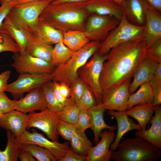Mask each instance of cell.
Masks as SVG:
<instances>
[{
    "mask_svg": "<svg viewBox=\"0 0 161 161\" xmlns=\"http://www.w3.org/2000/svg\"><path fill=\"white\" fill-rule=\"evenodd\" d=\"M152 60L146 55L137 67L130 83L129 92L130 95L136 91L140 86L148 82L154 76Z\"/></svg>",
    "mask_w": 161,
    "mask_h": 161,
    "instance_id": "23",
    "label": "cell"
},
{
    "mask_svg": "<svg viewBox=\"0 0 161 161\" xmlns=\"http://www.w3.org/2000/svg\"><path fill=\"white\" fill-rule=\"evenodd\" d=\"M119 5H121L124 0H112Z\"/></svg>",
    "mask_w": 161,
    "mask_h": 161,
    "instance_id": "55",
    "label": "cell"
},
{
    "mask_svg": "<svg viewBox=\"0 0 161 161\" xmlns=\"http://www.w3.org/2000/svg\"><path fill=\"white\" fill-rule=\"evenodd\" d=\"M145 40L131 41L112 48L106 54L100 83L102 92L130 81L146 56Z\"/></svg>",
    "mask_w": 161,
    "mask_h": 161,
    "instance_id": "1",
    "label": "cell"
},
{
    "mask_svg": "<svg viewBox=\"0 0 161 161\" xmlns=\"http://www.w3.org/2000/svg\"><path fill=\"white\" fill-rule=\"evenodd\" d=\"M145 39L146 48L150 47L161 39V13L146 3Z\"/></svg>",
    "mask_w": 161,
    "mask_h": 161,
    "instance_id": "15",
    "label": "cell"
},
{
    "mask_svg": "<svg viewBox=\"0 0 161 161\" xmlns=\"http://www.w3.org/2000/svg\"><path fill=\"white\" fill-rule=\"evenodd\" d=\"M86 86L78 76L69 86L70 91V98L76 103L82 95Z\"/></svg>",
    "mask_w": 161,
    "mask_h": 161,
    "instance_id": "39",
    "label": "cell"
},
{
    "mask_svg": "<svg viewBox=\"0 0 161 161\" xmlns=\"http://www.w3.org/2000/svg\"><path fill=\"white\" fill-rule=\"evenodd\" d=\"M52 0H40L13 6L7 17L16 27L36 35L39 18Z\"/></svg>",
    "mask_w": 161,
    "mask_h": 161,
    "instance_id": "5",
    "label": "cell"
},
{
    "mask_svg": "<svg viewBox=\"0 0 161 161\" xmlns=\"http://www.w3.org/2000/svg\"><path fill=\"white\" fill-rule=\"evenodd\" d=\"M18 158L21 161H37L36 159L28 151L20 148Z\"/></svg>",
    "mask_w": 161,
    "mask_h": 161,
    "instance_id": "48",
    "label": "cell"
},
{
    "mask_svg": "<svg viewBox=\"0 0 161 161\" xmlns=\"http://www.w3.org/2000/svg\"><path fill=\"white\" fill-rule=\"evenodd\" d=\"M106 55H101L97 52L78 70V76L92 92L97 104L101 103L102 90L100 79Z\"/></svg>",
    "mask_w": 161,
    "mask_h": 161,
    "instance_id": "7",
    "label": "cell"
},
{
    "mask_svg": "<svg viewBox=\"0 0 161 161\" xmlns=\"http://www.w3.org/2000/svg\"><path fill=\"white\" fill-rule=\"evenodd\" d=\"M154 116L150 120V128L146 130H138L135 132L136 136L142 137L154 146L161 148V107L160 105L154 106Z\"/></svg>",
    "mask_w": 161,
    "mask_h": 161,
    "instance_id": "21",
    "label": "cell"
},
{
    "mask_svg": "<svg viewBox=\"0 0 161 161\" xmlns=\"http://www.w3.org/2000/svg\"><path fill=\"white\" fill-rule=\"evenodd\" d=\"M16 100L10 99L4 92H0V110L4 114L14 110Z\"/></svg>",
    "mask_w": 161,
    "mask_h": 161,
    "instance_id": "42",
    "label": "cell"
},
{
    "mask_svg": "<svg viewBox=\"0 0 161 161\" xmlns=\"http://www.w3.org/2000/svg\"><path fill=\"white\" fill-rule=\"evenodd\" d=\"M151 60L153 62L154 75L158 78L161 79V62Z\"/></svg>",
    "mask_w": 161,
    "mask_h": 161,
    "instance_id": "50",
    "label": "cell"
},
{
    "mask_svg": "<svg viewBox=\"0 0 161 161\" xmlns=\"http://www.w3.org/2000/svg\"><path fill=\"white\" fill-rule=\"evenodd\" d=\"M120 20L112 16L92 14L85 24L83 31L90 41L101 42Z\"/></svg>",
    "mask_w": 161,
    "mask_h": 161,
    "instance_id": "8",
    "label": "cell"
},
{
    "mask_svg": "<svg viewBox=\"0 0 161 161\" xmlns=\"http://www.w3.org/2000/svg\"><path fill=\"white\" fill-rule=\"evenodd\" d=\"M90 14L83 3H63L48 5L38 20L63 33L72 30L83 31L85 22Z\"/></svg>",
    "mask_w": 161,
    "mask_h": 161,
    "instance_id": "2",
    "label": "cell"
},
{
    "mask_svg": "<svg viewBox=\"0 0 161 161\" xmlns=\"http://www.w3.org/2000/svg\"><path fill=\"white\" fill-rule=\"evenodd\" d=\"M13 6L10 3L1 5L0 6V33H6L4 22Z\"/></svg>",
    "mask_w": 161,
    "mask_h": 161,
    "instance_id": "44",
    "label": "cell"
},
{
    "mask_svg": "<svg viewBox=\"0 0 161 161\" xmlns=\"http://www.w3.org/2000/svg\"><path fill=\"white\" fill-rule=\"evenodd\" d=\"M40 0H13L10 3L13 6L24 4Z\"/></svg>",
    "mask_w": 161,
    "mask_h": 161,
    "instance_id": "53",
    "label": "cell"
},
{
    "mask_svg": "<svg viewBox=\"0 0 161 161\" xmlns=\"http://www.w3.org/2000/svg\"><path fill=\"white\" fill-rule=\"evenodd\" d=\"M145 26L134 25L129 22L123 16L118 25L100 42L97 52L101 55H106L113 47L125 42L145 40Z\"/></svg>",
    "mask_w": 161,
    "mask_h": 161,
    "instance_id": "6",
    "label": "cell"
},
{
    "mask_svg": "<svg viewBox=\"0 0 161 161\" xmlns=\"http://www.w3.org/2000/svg\"><path fill=\"white\" fill-rule=\"evenodd\" d=\"M36 35L40 37L49 45L52 46L63 42V32L39 21Z\"/></svg>",
    "mask_w": 161,
    "mask_h": 161,
    "instance_id": "27",
    "label": "cell"
},
{
    "mask_svg": "<svg viewBox=\"0 0 161 161\" xmlns=\"http://www.w3.org/2000/svg\"><path fill=\"white\" fill-rule=\"evenodd\" d=\"M10 74V71L7 70L0 74V92L6 91Z\"/></svg>",
    "mask_w": 161,
    "mask_h": 161,
    "instance_id": "46",
    "label": "cell"
},
{
    "mask_svg": "<svg viewBox=\"0 0 161 161\" xmlns=\"http://www.w3.org/2000/svg\"><path fill=\"white\" fill-rule=\"evenodd\" d=\"M53 48L37 35L29 33L25 51L31 55L51 63Z\"/></svg>",
    "mask_w": 161,
    "mask_h": 161,
    "instance_id": "22",
    "label": "cell"
},
{
    "mask_svg": "<svg viewBox=\"0 0 161 161\" xmlns=\"http://www.w3.org/2000/svg\"><path fill=\"white\" fill-rule=\"evenodd\" d=\"M146 55L153 60L161 62V39L152 46L146 49Z\"/></svg>",
    "mask_w": 161,
    "mask_h": 161,
    "instance_id": "43",
    "label": "cell"
},
{
    "mask_svg": "<svg viewBox=\"0 0 161 161\" xmlns=\"http://www.w3.org/2000/svg\"><path fill=\"white\" fill-rule=\"evenodd\" d=\"M92 125V118L88 110L80 109L78 122L75 126L79 131L85 132Z\"/></svg>",
    "mask_w": 161,
    "mask_h": 161,
    "instance_id": "40",
    "label": "cell"
},
{
    "mask_svg": "<svg viewBox=\"0 0 161 161\" xmlns=\"http://www.w3.org/2000/svg\"><path fill=\"white\" fill-rule=\"evenodd\" d=\"M58 89L61 95L64 98L68 99L70 97V91L69 85L65 83H59Z\"/></svg>",
    "mask_w": 161,
    "mask_h": 161,
    "instance_id": "49",
    "label": "cell"
},
{
    "mask_svg": "<svg viewBox=\"0 0 161 161\" xmlns=\"http://www.w3.org/2000/svg\"><path fill=\"white\" fill-rule=\"evenodd\" d=\"M125 112L129 116L136 120L142 130H145L154 112V106L152 103L139 104Z\"/></svg>",
    "mask_w": 161,
    "mask_h": 161,
    "instance_id": "25",
    "label": "cell"
},
{
    "mask_svg": "<svg viewBox=\"0 0 161 161\" xmlns=\"http://www.w3.org/2000/svg\"><path fill=\"white\" fill-rule=\"evenodd\" d=\"M76 103L80 109L89 110L97 105L93 94L87 85Z\"/></svg>",
    "mask_w": 161,
    "mask_h": 161,
    "instance_id": "36",
    "label": "cell"
},
{
    "mask_svg": "<svg viewBox=\"0 0 161 161\" xmlns=\"http://www.w3.org/2000/svg\"><path fill=\"white\" fill-rule=\"evenodd\" d=\"M90 114L92 125L90 129L93 131L94 134V141L96 144L99 142L100 135L104 129L114 131L117 129L116 125L109 126L106 124L104 120L103 115L106 109L101 103L89 110Z\"/></svg>",
    "mask_w": 161,
    "mask_h": 161,
    "instance_id": "24",
    "label": "cell"
},
{
    "mask_svg": "<svg viewBox=\"0 0 161 161\" xmlns=\"http://www.w3.org/2000/svg\"><path fill=\"white\" fill-rule=\"evenodd\" d=\"M53 0V1H54V0Z\"/></svg>",
    "mask_w": 161,
    "mask_h": 161,
    "instance_id": "57",
    "label": "cell"
},
{
    "mask_svg": "<svg viewBox=\"0 0 161 161\" xmlns=\"http://www.w3.org/2000/svg\"><path fill=\"white\" fill-rule=\"evenodd\" d=\"M89 0H55L51 2V4L54 5L63 3H83Z\"/></svg>",
    "mask_w": 161,
    "mask_h": 161,
    "instance_id": "52",
    "label": "cell"
},
{
    "mask_svg": "<svg viewBox=\"0 0 161 161\" xmlns=\"http://www.w3.org/2000/svg\"><path fill=\"white\" fill-rule=\"evenodd\" d=\"M47 108L41 86L28 92L24 97L16 100L14 109L27 113L42 111Z\"/></svg>",
    "mask_w": 161,
    "mask_h": 161,
    "instance_id": "16",
    "label": "cell"
},
{
    "mask_svg": "<svg viewBox=\"0 0 161 161\" xmlns=\"http://www.w3.org/2000/svg\"><path fill=\"white\" fill-rule=\"evenodd\" d=\"M6 131L7 144L4 150L0 149V161H17L20 144L10 131Z\"/></svg>",
    "mask_w": 161,
    "mask_h": 161,
    "instance_id": "31",
    "label": "cell"
},
{
    "mask_svg": "<svg viewBox=\"0 0 161 161\" xmlns=\"http://www.w3.org/2000/svg\"><path fill=\"white\" fill-rule=\"evenodd\" d=\"M4 114L0 110V118H1L3 115Z\"/></svg>",
    "mask_w": 161,
    "mask_h": 161,
    "instance_id": "56",
    "label": "cell"
},
{
    "mask_svg": "<svg viewBox=\"0 0 161 161\" xmlns=\"http://www.w3.org/2000/svg\"><path fill=\"white\" fill-rule=\"evenodd\" d=\"M20 148L28 151L38 161H55V157L47 149L33 144H20Z\"/></svg>",
    "mask_w": 161,
    "mask_h": 161,
    "instance_id": "34",
    "label": "cell"
},
{
    "mask_svg": "<svg viewBox=\"0 0 161 161\" xmlns=\"http://www.w3.org/2000/svg\"><path fill=\"white\" fill-rule=\"evenodd\" d=\"M11 66L20 74H51L55 66L41 59L33 57L25 51L22 55L14 53Z\"/></svg>",
    "mask_w": 161,
    "mask_h": 161,
    "instance_id": "9",
    "label": "cell"
},
{
    "mask_svg": "<svg viewBox=\"0 0 161 161\" xmlns=\"http://www.w3.org/2000/svg\"><path fill=\"white\" fill-rule=\"evenodd\" d=\"M74 52L63 42L56 44L52 51L51 64L56 66L64 63L71 58Z\"/></svg>",
    "mask_w": 161,
    "mask_h": 161,
    "instance_id": "33",
    "label": "cell"
},
{
    "mask_svg": "<svg viewBox=\"0 0 161 161\" xmlns=\"http://www.w3.org/2000/svg\"><path fill=\"white\" fill-rule=\"evenodd\" d=\"M83 5L90 14L112 16L120 20L123 16L122 6L112 0H89Z\"/></svg>",
    "mask_w": 161,
    "mask_h": 161,
    "instance_id": "18",
    "label": "cell"
},
{
    "mask_svg": "<svg viewBox=\"0 0 161 161\" xmlns=\"http://www.w3.org/2000/svg\"><path fill=\"white\" fill-rule=\"evenodd\" d=\"M139 87L136 92L130 95L127 110L137 104L152 103L153 97L148 81L143 83Z\"/></svg>",
    "mask_w": 161,
    "mask_h": 161,
    "instance_id": "29",
    "label": "cell"
},
{
    "mask_svg": "<svg viewBox=\"0 0 161 161\" xmlns=\"http://www.w3.org/2000/svg\"><path fill=\"white\" fill-rule=\"evenodd\" d=\"M150 6L161 13V0H143Z\"/></svg>",
    "mask_w": 161,
    "mask_h": 161,
    "instance_id": "51",
    "label": "cell"
},
{
    "mask_svg": "<svg viewBox=\"0 0 161 161\" xmlns=\"http://www.w3.org/2000/svg\"><path fill=\"white\" fill-rule=\"evenodd\" d=\"M71 149L76 154L87 157L93 146L92 143L88 138L85 132L78 131L72 137L69 141Z\"/></svg>",
    "mask_w": 161,
    "mask_h": 161,
    "instance_id": "30",
    "label": "cell"
},
{
    "mask_svg": "<svg viewBox=\"0 0 161 161\" xmlns=\"http://www.w3.org/2000/svg\"><path fill=\"white\" fill-rule=\"evenodd\" d=\"M29 118L28 114L13 110L4 114L0 118V127L19 138L27 130Z\"/></svg>",
    "mask_w": 161,
    "mask_h": 161,
    "instance_id": "14",
    "label": "cell"
},
{
    "mask_svg": "<svg viewBox=\"0 0 161 161\" xmlns=\"http://www.w3.org/2000/svg\"><path fill=\"white\" fill-rule=\"evenodd\" d=\"M123 16L131 24L144 26L146 3L143 0H124L121 5Z\"/></svg>",
    "mask_w": 161,
    "mask_h": 161,
    "instance_id": "19",
    "label": "cell"
},
{
    "mask_svg": "<svg viewBox=\"0 0 161 161\" xmlns=\"http://www.w3.org/2000/svg\"><path fill=\"white\" fill-rule=\"evenodd\" d=\"M13 0H0L1 5L10 3Z\"/></svg>",
    "mask_w": 161,
    "mask_h": 161,
    "instance_id": "54",
    "label": "cell"
},
{
    "mask_svg": "<svg viewBox=\"0 0 161 161\" xmlns=\"http://www.w3.org/2000/svg\"><path fill=\"white\" fill-rule=\"evenodd\" d=\"M108 114L116 119L117 123V131L115 139L110 145V150L115 151L123 135L128 132L134 129L142 130L141 127L129 117L125 111H109Z\"/></svg>",
    "mask_w": 161,
    "mask_h": 161,
    "instance_id": "20",
    "label": "cell"
},
{
    "mask_svg": "<svg viewBox=\"0 0 161 161\" xmlns=\"http://www.w3.org/2000/svg\"><path fill=\"white\" fill-rule=\"evenodd\" d=\"M130 81L102 92L101 103L106 110L123 111L127 109Z\"/></svg>",
    "mask_w": 161,
    "mask_h": 161,
    "instance_id": "13",
    "label": "cell"
},
{
    "mask_svg": "<svg viewBox=\"0 0 161 161\" xmlns=\"http://www.w3.org/2000/svg\"><path fill=\"white\" fill-rule=\"evenodd\" d=\"M115 136L114 131L106 129L101 132L100 135L101 140L92 148L87 161H109L113 151L109 149V148Z\"/></svg>",
    "mask_w": 161,
    "mask_h": 161,
    "instance_id": "17",
    "label": "cell"
},
{
    "mask_svg": "<svg viewBox=\"0 0 161 161\" xmlns=\"http://www.w3.org/2000/svg\"><path fill=\"white\" fill-rule=\"evenodd\" d=\"M100 43V42L90 41L75 52L68 60L55 66L51 74L52 80L69 86L78 76L79 70L97 52Z\"/></svg>",
    "mask_w": 161,
    "mask_h": 161,
    "instance_id": "4",
    "label": "cell"
},
{
    "mask_svg": "<svg viewBox=\"0 0 161 161\" xmlns=\"http://www.w3.org/2000/svg\"><path fill=\"white\" fill-rule=\"evenodd\" d=\"M52 80L51 74H20L16 80L8 84L6 91L10 92L15 100L22 97L24 94L41 87Z\"/></svg>",
    "mask_w": 161,
    "mask_h": 161,
    "instance_id": "11",
    "label": "cell"
},
{
    "mask_svg": "<svg viewBox=\"0 0 161 161\" xmlns=\"http://www.w3.org/2000/svg\"><path fill=\"white\" fill-rule=\"evenodd\" d=\"M4 52L19 53L17 44L10 35L1 33H0V53Z\"/></svg>",
    "mask_w": 161,
    "mask_h": 161,
    "instance_id": "38",
    "label": "cell"
},
{
    "mask_svg": "<svg viewBox=\"0 0 161 161\" xmlns=\"http://www.w3.org/2000/svg\"><path fill=\"white\" fill-rule=\"evenodd\" d=\"M28 114L29 118L27 130L32 128H37L44 132L49 139L58 141L56 127L61 112H55L47 108L39 112H35Z\"/></svg>",
    "mask_w": 161,
    "mask_h": 161,
    "instance_id": "10",
    "label": "cell"
},
{
    "mask_svg": "<svg viewBox=\"0 0 161 161\" xmlns=\"http://www.w3.org/2000/svg\"><path fill=\"white\" fill-rule=\"evenodd\" d=\"M117 148L111 157L115 161H156L161 156V148L139 137L120 141Z\"/></svg>",
    "mask_w": 161,
    "mask_h": 161,
    "instance_id": "3",
    "label": "cell"
},
{
    "mask_svg": "<svg viewBox=\"0 0 161 161\" xmlns=\"http://www.w3.org/2000/svg\"><path fill=\"white\" fill-rule=\"evenodd\" d=\"M51 81L46 83L41 86L47 108L55 112H60L62 110L63 107L56 98L52 86Z\"/></svg>",
    "mask_w": 161,
    "mask_h": 161,
    "instance_id": "35",
    "label": "cell"
},
{
    "mask_svg": "<svg viewBox=\"0 0 161 161\" xmlns=\"http://www.w3.org/2000/svg\"><path fill=\"white\" fill-rule=\"evenodd\" d=\"M87 157L79 155L72 150L59 161H87Z\"/></svg>",
    "mask_w": 161,
    "mask_h": 161,
    "instance_id": "45",
    "label": "cell"
},
{
    "mask_svg": "<svg viewBox=\"0 0 161 161\" xmlns=\"http://www.w3.org/2000/svg\"><path fill=\"white\" fill-rule=\"evenodd\" d=\"M90 41L83 30H72L63 32V43L75 52L83 47Z\"/></svg>",
    "mask_w": 161,
    "mask_h": 161,
    "instance_id": "28",
    "label": "cell"
},
{
    "mask_svg": "<svg viewBox=\"0 0 161 161\" xmlns=\"http://www.w3.org/2000/svg\"><path fill=\"white\" fill-rule=\"evenodd\" d=\"M5 32L8 34L17 44L19 53L23 54L25 52L29 33L18 29L10 21L8 17L4 22Z\"/></svg>",
    "mask_w": 161,
    "mask_h": 161,
    "instance_id": "26",
    "label": "cell"
},
{
    "mask_svg": "<svg viewBox=\"0 0 161 161\" xmlns=\"http://www.w3.org/2000/svg\"><path fill=\"white\" fill-rule=\"evenodd\" d=\"M32 131V132H30L26 130L21 137L16 138L17 141L20 144H33L44 148L58 161L72 150L67 142L61 143L58 141H52L37 132L35 129Z\"/></svg>",
    "mask_w": 161,
    "mask_h": 161,
    "instance_id": "12",
    "label": "cell"
},
{
    "mask_svg": "<svg viewBox=\"0 0 161 161\" xmlns=\"http://www.w3.org/2000/svg\"><path fill=\"white\" fill-rule=\"evenodd\" d=\"M148 82L153 97L152 104L154 106L160 105L161 103V79L154 76Z\"/></svg>",
    "mask_w": 161,
    "mask_h": 161,
    "instance_id": "41",
    "label": "cell"
},
{
    "mask_svg": "<svg viewBox=\"0 0 161 161\" xmlns=\"http://www.w3.org/2000/svg\"><path fill=\"white\" fill-rule=\"evenodd\" d=\"M58 135L66 140L70 141L72 137L79 131L75 125L66 123L60 120H58L56 127Z\"/></svg>",
    "mask_w": 161,
    "mask_h": 161,
    "instance_id": "37",
    "label": "cell"
},
{
    "mask_svg": "<svg viewBox=\"0 0 161 161\" xmlns=\"http://www.w3.org/2000/svg\"><path fill=\"white\" fill-rule=\"evenodd\" d=\"M59 83L51 81V84L54 93L59 102L63 107L66 104L68 99L64 98L61 95L58 89Z\"/></svg>",
    "mask_w": 161,
    "mask_h": 161,
    "instance_id": "47",
    "label": "cell"
},
{
    "mask_svg": "<svg viewBox=\"0 0 161 161\" xmlns=\"http://www.w3.org/2000/svg\"><path fill=\"white\" fill-rule=\"evenodd\" d=\"M80 111L76 103L69 98L61 112L59 120L75 125L78 122Z\"/></svg>",
    "mask_w": 161,
    "mask_h": 161,
    "instance_id": "32",
    "label": "cell"
}]
</instances>
